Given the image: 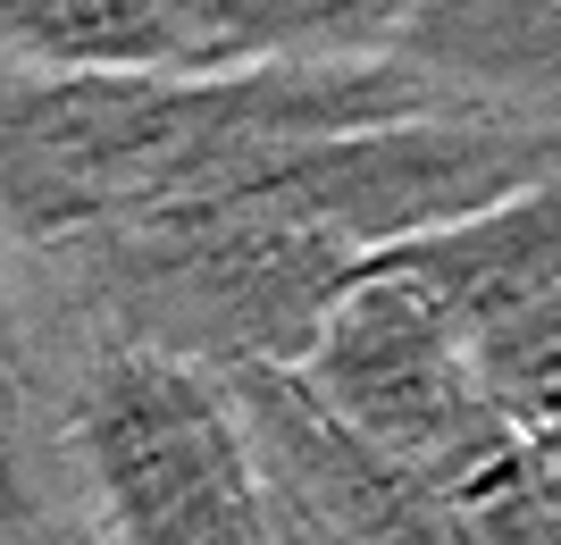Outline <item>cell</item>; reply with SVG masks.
I'll return each mask as SVG.
<instances>
[{
    "label": "cell",
    "mask_w": 561,
    "mask_h": 545,
    "mask_svg": "<svg viewBox=\"0 0 561 545\" xmlns=\"http://www.w3.org/2000/svg\"><path fill=\"white\" fill-rule=\"evenodd\" d=\"M411 50L252 68H34L0 59V218L25 243L151 211L302 135L453 101Z\"/></svg>",
    "instance_id": "obj_1"
},
{
    "label": "cell",
    "mask_w": 561,
    "mask_h": 545,
    "mask_svg": "<svg viewBox=\"0 0 561 545\" xmlns=\"http://www.w3.org/2000/svg\"><path fill=\"white\" fill-rule=\"evenodd\" d=\"M369 261H377L369 243L344 236L302 193L285 151L243 160L176 202L43 243L68 336L176 344L218 370L310 361L328 310L352 294V277Z\"/></svg>",
    "instance_id": "obj_2"
},
{
    "label": "cell",
    "mask_w": 561,
    "mask_h": 545,
    "mask_svg": "<svg viewBox=\"0 0 561 545\" xmlns=\"http://www.w3.org/2000/svg\"><path fill=\"white\" fill-rule=\"evenodd\" d=\"M59 462L101 537L277 545L234 370L202 353L76 336L59 378Z\"/></svg>",
    "instance_id": "obj_3"
},
{
    "label": "cell",
    "mask_w": 561,
    "mask_h": 545,
    "mask_svg": "<svg viewBox=\"0 0 561 545\" xmlns=\"http://www.w3.org/2000/svg\"><path fill=\"white\" fill-rule=\"evenodd\" d=\"M302 370L386 453H402L420 478H436L453 503L519 436L478 328L420 269H402L394 252L352 277V294L328 310V328H319Z\"/></svg>",
    "instance_id": "obj_4"
},
{
    "label": "cell",
    "mask_w": 561,
    "mask_h": 545,
    "mask_svg": "<svg viewBox=\"0 0 561 545\" xmlns=\"http://www.w3.org/2000/svg\"><path fill=\"white\" fill-rule=\"evenodd\" d=\"M252 428L260 496L277 545H386V537H461V503L386 453L369 428L310 378L302 361H243L234 370Z\"/></svg>",
    "instance_id": "obj_5"
},
{
    "label": "cell",
    "mask_w": 561,
    "mask_h": 545,
    "mask_svg": "<svg viewBox=\"0 0 561 545\" xmlns=\"http://www.w3.org/2000/svg\"><path fill=\"white\" fill-rule=\"evenodd\" d=\"M59 294H50L43 243H25L0 218V537H93L84 503H59V378L68 353L50 344Z\"/></svg>",
    "instance_id": "obj_6"
},
{
    "label": "cell",
    "mask_w": 561,
    "mask_h": 545,
    "mask_svg": "<svg viewBox=\"0 0 561 545\" xmlns=\"http://www.w3.org/2000/svg\"><path fill=\"white\" fill-rule=\"evenodd\" d=\"M394 261L420 269L478 328V344H503L512 328H528L537 310L561 303V160L545 177H528L519 193L486 202V211L394 243Z\"/></svg>",
    "instance_id": "obj_7"
},
{
    "label": "cell",
    "mask_w": 561,
    "mask_h": 545,
    "mask_svg": "<svg viewBox=\"0 0 561 545\" xmlns=\"http://www.w3.org/2000/svg\"><path fill=\"white\" fill-rule=\"evenodd\" d=\"M185 68H252V59H360L402 50L427 0H160Z\"/></svg>",
    "instance_id": "obj_8"
},
{
    "label": "cell",
    "mask_w": 561,
    "mask_h": 545,
    "mask_svg": "<svg viewBox=\"0 0 561 545\" xmlns=\"http://www.w3.org/2000/svg\"><path fill=\"white\" fill-rule=\"evenodd\" d=\"M402 50L461 93L561 118V0H427Z\"/></svg>",
    "instance_id": "obj_9"
},
{
    "label": "cell",
    "mask_w": 561,
    "mask_h": 545,
    "mask_svg": "<svg viewBox=\"0 0 561 545\" xmlns=\"http://www.w3.org/2000/svg\"><path fill=\"white\" fill-rule=\"evenodd\" d=\"M0 59H34V68H185L160 0H0Z\"/></svg>",
    "instance_id": "obj_10"
},
{
    "label": "cell",
    "mask_w": 561,
    "mask_h": 545,
    "mask_svg": "<svg viewBox=\"0 0 561 545\" xmlns=\"http://www.w3.org/2000/svg\"><path fill=\"white\" fill-rule=\"evenodd\" d=\"M461 537L478 545H561V411L519 420L478 487L461 496Z\"/></svg>",
    "instance_id": "obj_11"
},
{
    "label": "cell",
    "mask_w": 561,
    "mask_h": 545,
    "mask_svg": "<svg viewBox=\"0 0 561 545\" xmlns=\"http://www.w3.org/2000/svg\"><path fill=\"white\" fill-rule=\"evenodd\" d=\"M486 361H494V386H503L512 420H545V411H561V303L537 310L528 328H512L503 344H486Z\"/></svg>",
    "instance_id": "obj_12"
}]
</instances>
